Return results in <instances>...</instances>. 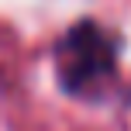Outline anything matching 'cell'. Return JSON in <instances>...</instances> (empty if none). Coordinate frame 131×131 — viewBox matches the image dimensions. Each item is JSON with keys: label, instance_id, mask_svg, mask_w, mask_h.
Returning a JSON list of instances; mask_svg holds the SVG:
<instances>
[{"label": "cell", "instance_id": "1", "mask_svg": "<svg viewBox=\"0 0 131 131\" xmlns=\"http://www.w3.org/2000/svg\"><path fill=\"white\" fill-rule=\"evenodd\" d=\"M114 59H117L114 38L107 31H100L93 21H79L59 41V83L69 93H79L93 79L111 76Z\"/></svg>", "mask_w": 131, "mask_h": 131}]
</instances>
